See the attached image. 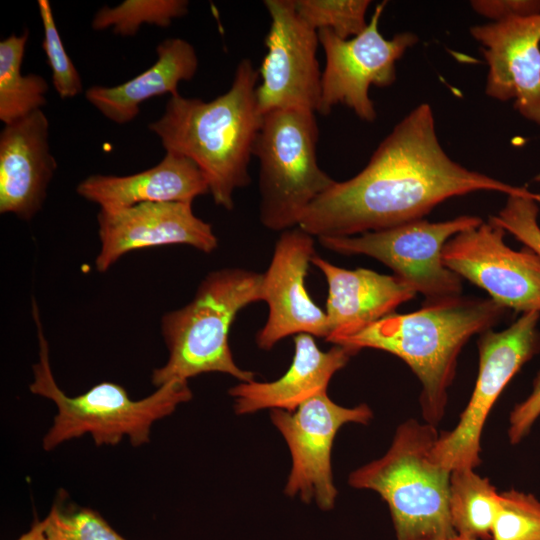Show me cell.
I'll return each mask as SVG.
<instances>
[{"instance_id":"obj_27","label":"cell","mask_w":540,"mask_h":540,"mask_svg":"<svg viewBox=\"0 0 540 540\" xmlns=\"http://www.w3.org/2000/svg\"><path fill=\"white\" fill-rule=\"evenodd\" d=\"M491 540H540V501L514 489L500 493Z\"/></svg>"},{"instance_id":"obj_7","label":"cell","mask_w":540,"mask_h":540,"mask_svg":"<svg viewBox=\"0 0 540 540\" xmlns=\"http://www.w3.org/2000/svg\"><path fill=\"white\" fill-rule=\"evenodd\" d=\"M318 140L313 111L264 114L253 156L259 162V220L265 228L297 227L307 207L335 182L318 165Z\"/></svg>"},{"instance_id":"obj_8","label":"cell","mask_w":540,"mask_h":540,"mask_svg":"<svg viewBox=\"0 0 540 540\" xmlns=\"http://www.w3.org/2000/svg\"><path fill=\"white\" fill-rule=\"evenodd\" d=\"M482 222L472 215L439 222L422 219L385 230L318 240L338 254L375 258L423 295L424 303H430L462 295V279L443 264L442 250L453 236Z\"/></svg>"},{"instance_id":"obj_20","label":"cell","mask_w":540,"mask_h":540,"mask_svg":"<svg viewBox=\"0 0 540 540\" xmlns=\"http://www.w3.org/2000/svg\"><path fill=\"white\" fill-rule=\"evenodd\" d=\"M82 198L100 209H120L144 202L191 203L210 193L207 179L191 159L165 152L155 166L126 176L93 174L76 187Z\"/></svg>"},{"instance_id":"obj_15","label":"cell","mask_w":540,"mask_h":540,"mask_svg":"<svg viewBox=\"0 0 540 540\" xmlns=\"http://www.w3.org/2000/svg\"><path fill=\"white\" fill-rule=\"evenodd\" d=\"M97 223L101 245L95 267L101 273L138 249L183 244L209 254L218 246L212 226L194 214L191 203L144 202L100 209Z\"/></svg>"},{"instance_id":"obj_13","label":"cell","mask_w":540,"mask_h":540,"mask_svg":"<svg viewBox=\"0 0 540 540\" xmlns=\"http://www.w3.org/2000/svg\"><path fill=\"white\" fill-rule=\"evenodd\" d=\"M505 233L490 220L460 232L445 244L443 264L506 309L540 312V256L527 247L511 249Z\"/></svg>"},{"instance_id":"obj_32","label":"cell","mask_w":540,"mask_h":540,"mask_svg":"<svg viewBox=\"0 0 540 540\" xmlns=\"http://www.w3.org/2000/svg\"><path fill=\"white\" fill-rule=\"evenodd\" d=\"M44 528V520H35L29 531L16 540H47Z\"/></svg>"},{"instance_id":"obj_12","label":"cell","mask_w":540,"mask_h":540,"mask_svg":"<svg viewBox=\"0 0 540 540\" xmlns=\"http://www.w3.org/2000/svg\"><path fill=\"white\" fill-rule=\"evenodd\" d=\"M270 27L258 69L257 101L262 114L274 110L318 112L322 72L318 32L297 13L294 0H265Z\"/></svg>"},{"instance_id":"obj_6","label":"cell","mask_w":540,"mask_h":540,"mask_svg":"<svg viewBox=\"0 0 540 540\" xmlns=\"http://www.w3.org/2000/svg\"><path fill=\"white\" fill-rule=\"evenodd\" d=\"M32 315L39 340V361L33 365V394L53 401L57 413L43 438L44 450H53L65 441L90 434L96 445H116L124 436L134 447L150 440L153 423L172 414L176 407L191 399L187 381H171L151 395L133 400L125 388L113 382H101L83 394L71 397L57 385L49 361V347L44 335L36 301Z\"/></svg>"},{"instance_id":"obj_5","label":"cell","mask_w":540,"mask_h":540,"mask_svg":"<svg viewBox=\"0 0 540 540\" xmlns=\"http://www.w3.org/2000/svg\"><path fill=\"white\" fill-rule=\"evenodd\" d=\"M435 425L401 423L387 452L350 473L356 489L377 492L387 503L397 540H449L456 534L449 513L451 470L432 458Z\"/></svg>"},{"instance_id":"obj_21","label":"cell","mask_w":540,"mask_h":540,"mask_svg":"<svg viewBox=\"0 0 540 540\" xmlns=\"http://www.w3.org/2000/svg\"><path fill=\"white\" fill-rule=\"evenodd\" d=\"M157 60L144 72L116 86L93 85L86 100L110 121L123 125L140 113V105L164 94L178 95V85L196 75L199 59L193 45L180 37L167 38L156 47Z\"/></svg>"},{"instance_id":"obj_9","label":"cell","mask_w":540,"mask_h":540,"mask_svg":"<svg viewBox=\"0 0 540 540\" xmlns=\"http://www.w3.org/2000/svg\"><path fill=\"white\" fill-rule=\"evenodd\" d=\"M539 318L540 312L523 313L508 328L480 335L473 392L455 428L439 434L432 451L435 462L451 471L480 465L481 434L493 405L514 375L540 350Z\"/></svg>"},{"instance_id":"obj_11","label":"cell","mask_w":540,"mask_h":540,"mask_svg":"<svg viewBox=\"0 0 540 540\" xmlns=\"http://www.w3.org/2000/svg\"><path fill=\"white\" fill-rule=\"evenodd\" d=\"M270 418L291 454L284 492L305 503L315 501L324 511L331 510L337 497L331 467L335 436L345 424H368L372 410L364 403L351 408L338 405L324 392L294 411L271 410Z\"/></svg>"},{"instance_id":"obj_28","label":"cell","mask_w":540,"mask_h":540,"mask_svg":"<svg viewBox=\"0 0 540 540\" xmlns=\"http://www.w3.org/2000/svg\"><path fill=\"white\" fill-rule=\"evenodd\" d=\"M37 5L43 26L42 49L53 87L62 99L73 98L83 91L80 74L64 48L49 1L38 0Z\"/></svg>"},{"instance_id":"obj_33","label":"cell","mask_w":540,"mask_h":540,"mask_svg":"<svg viewBox=\"0 0 540 540\" xmlns=\"http://www.w3.org/2000/svg\"><path fill=\"white\" fill-rule=\"evenodd\" d=\"M449 540H479V539H473V538H468V537H463V536L455 535L454 537H452V538L449 539Z\"/></svg>"},{"instance_id":"obj_2","label":"cell","mask_w":540,"mask_h":540,"mask_svg":"<svg viewBox=\"0 0 540 540\" xmlns=\"http://www.w3.org/2000/svg\"><path fill=\"white\" fill-rule=\"evenodd\" d=\"M258 81V70L243 58L225 93L210 101L170 96L161 117L148 124L165 152L196 163L214 203L228 211L234 207V191L251 181L249 164L264 117L257 101Z\"/></svg>"},{"instance_id":"obj_1","label":"cell","mask_w":540,"mask_h":540,"mask_svg":"<svg viewBox=\"0 0 540 540\" xmlns=\"http://www.w3.org/2000/svg\"><path fill=\"white\" fill-rule=\"evenodd\" d=\"M476 191L535 196L455 162L443 149L433 110L421 103L380 142L354 177L336 181L304 211L313 237H345L424 219L436 206Z\"/></svg>"},{"instance_id":"obj_23","label":"cell","mask_w":540,"mask_h":540,"mask_svg":"<svg viewBox=\"0 0 540 540\" xmlns=\"http://www.w3.org/2000/svg\"><path fill=\"white\" fill-rule=\"evenodd\" d=\"M29 38L28 30L0 41V120L13 123L46 104L49 84L39 74L23 75L21 65Z\"/></svg>"},{"instance_id":"obj_10","label":"cell","mask_w":540,"mask_h":540,"mask_svg":"<svg viewBox=\"0 0 540 540\" xmlns=\"http://www.w3.org/2000/svg\"><path fill=\"white\" fill-rule=\"evenodd\" d=\"M386 1L376 5L367 27L350 39H341L327 29L318 31L325 55L318 113L330 114L342 104L366 122H374L377 112L369 97L370 86L387 87L396 80V62L418 42V36L402 32L386 39L379 21Z\"/></svg>"},{"instance_id":"obj_17","label":"cell","mask_w":540,"mask_h":540,"mask_svg":"<svg viewBox=\"0 0 540 540\" xmlns=\"http://www.w3.org/2000/svg\"><path fill=\"white\" fill-rule=\"evenodd\" d=\"M56 168L43 110L4 125L0 133V213L30 221L45 202Z\"/></svg>"},{"instance_id":"obj_30","label":"cell","mask_w":540,"mask_h":540,"mask_svg":"<svg viewBox=\"0 0 540 540\" xmlns=\"http://www.w3.org/2000/svg\"><path fill=\"white\" fill-rule=\"evenodd\" d=\"M470 5L491 22L540 13V0H472Z\"/></svg>"},{"instance_id":"obj_19","label":"cell","mask_w":540,"mask_h":540,"mask_svg":"<svg viewBox=\"0 0 540 540\" xmlns=\"http://www.w3.org/2000/svg\"><path fill=\"white\" fill-rule=\"evenodd\" d=\"M357 352L343 345L322 351L312 335H295L291 365L280 378L271 382H240L229 389L234 410L238 415L264 409L294 411L326 392L333 375Z\"/></svg>"},{"instance_id":"obj_4","label":"cell","mask_w":540,"mask_h":540,"mask_svg":"<svg viewBox=\"0 0 540 540\" xmlns=\"http://www.w3.org/2000/svg\"><path fill=\"white\" fill-rule=\"evenodd\" d=\"M263 300V273L243 268L208 273L187 305L163 315L161 333L169 355L153 370L152 384L158 388L171 381L188 382L210 372L253 381L254 372L239 368L233 359L229 332L239 311Z\"/></svg>"},{"instance_id":"obj_22","label":"cell","mask_w":540,"mask_h":540,"mask_svg":"<svg viewBox=\"0 0 540 540\" xmlns=\"http://www.w3.org/2000/svg\"><path fill=\"white\" fill-rule=\"evenodd\" d=\"M499 509L500 493L488 478L471 468L451 471L449 513L457 535L491 540Z\"/></svg>"},{"instance_id":"obj_25","label":"cell","mask_w":540,"mask_h":540,"mask_svg":"<svg viewBox=\"0 0 540 540\" xmlns=\"http://www.w3.org/2000/svg\"><path fill=\"white\" fill-rule=\"evenodd\" d=\"M298 15L317 32L327 29L341 39L360 34L368 25L370 0H294Z\"/></svg>"},{"instance_id":"obj_14","label":"cell","mask_w":540,"mask_h":540,"mask_svg":"<svg viewBox=\"0 0 540 540\" xmlns=\"http://www.w3.org/2000/svg\"><path fill=\"white\" fill-rule=\"evenodd\" d=\"M314 237L294 227L282 231L271 262L263 273L264 302L268 317L256 335L262 350H271L290 335H328V323L323 311L310 298L305 288L309 263L316 255Z\"/></svg>"},{"instance_id":"obj_29","label":"cell","mask_w":540,"mask_h":540,"mask_svg":"<svg viewBox=\"0 0 540 540\" xmlns=\"http://www.w3.org/2000/svg\"><path fill=\"white\" fill-rule=\"evenodd\" d=\"M538 203H540V193L535 196L509 195L504 207L489 220L511 233L518 241L540 256Z\"/></svg>"},{"instance_id":"obj_26","label":"cell","mask_w":540,"mask_h":540,"mask_svg":"<svg viewBox=\"0 0 540 540\" xmlns=\"http://www.w3.org/2000/svg\"><path fill=\"white\" fill-rule=\"evenodd\" d=\"M59 495L44 518L47 540H125L95 510L65 503Z\"/></svg>"},{"instance_id":"obj_31","label":"cell","mask_w":540,"mask_h":540,"mask_svg":"<svg viewBox=\"0 0 540 540\" xmlns=\"http://www.w3.org/2000/svg\"><path fill=\"white\" fill-rule=\"evenodd\" d=\"M540 416V374L533 383L531 394L517 404L510 413L508 436L512 444H516L527 435L531 426Z\"/></svg>"},{"instance_id":"obj_24","label":"cell","mask_w":540,"mask_h":540,"mask_svg":"<svg viewBox=\"0 0 540 540\" xmlns=\"http://www.w3.org/2000/svg\"><path fill=\"white\" fill-rule=\"evenodd\" d=\"M187 0H125L115 7L103 6L94 15L95 31L112 29L121 37H133L143 24L167 28L176 18L188 14Z\"/></svg>"},{"instance_id":"obj_3","label":"cell","mask_w":540,"mask_h":540,"mask_svg":"<svg viewBox=\"0 0 540 540\" xmlns=\"http://www.w3.org/2000/svg\"><path fill=\"white\" fill-rule=\"evenodd\" d=\"M506 310L491 298L459 295L424 303L411 313L391 314L336 345L382 350L403 360L421 383L425 422L436 425L444 416L464 345L491 330Z\"/></svg>"},{"instance_id":"obj_18","label":"cell","mask_w":540,"mask_h":540,"mask_svg":"<svg viewBox=\"0 0 540 540\" xmlns=\"http://www.w3.org/2000/svg\"><path fill=\"white\" fill-rule=\"evenodd\" d=\"M311 263L323 273L328 284L325 340L335 345L394 314L398 306L417 294L394 274H380L366 268L348 270L317 254Z\"/></svg>"},{"instance_id":"obj_16","label":"cell","mask_w":540,"mask_h":540,"mask_svg":"<svg viewBox=\"0 0 540 540\" xmlns=\"http://www.w3.org/2000/svg\"><path fill=\"white\" fill-rule=\"evenodd\" d=\"M488 66L486 94L513 100L514 109L540 125V13L470 27Z\"/></svg>"}]
</instances>
